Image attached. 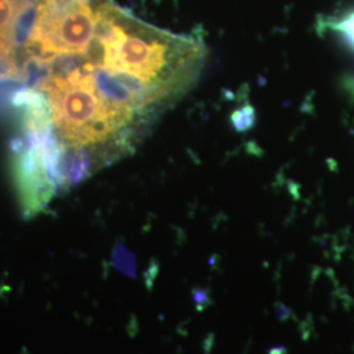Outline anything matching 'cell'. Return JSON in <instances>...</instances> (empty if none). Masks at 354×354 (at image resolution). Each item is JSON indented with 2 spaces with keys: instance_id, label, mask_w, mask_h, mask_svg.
Here are the masks:
<instances>
[{
  "instance_id": "6",
  "label": "cell",
  "mask_w": 354,
  "mask_h": 354,
  "mask_svg": "<svg viewBox=\"0 0 354 354\" xmlns=\"http://www.w3.org/2000/svg\"><path fill=\"white\" fill-rule=\"evenodd\" d=\"M0 55H10V53H6V51L0 49Z\"/></svg>"
},
{
  "instance_id": "3",
  "label": "cell",
  "mask_w": 354,
  "mask_h": 354,
  "mask_svg": "<svg viewBox=\"0 0 354 354\" xmlns=\"http://www.w3.org/2000/svg\"><path fill=\"white\" fill-rule=\"evenodd\" d=\"M319 28L335 33L342 45L354 53V7L337 16H328L320 20Z\"/></svg>"
},
{
  "instance_id": "1",
  "label": "cell",
  "mask_w": 354,
  "mask_h": 354,
  "mask_svg": "<svg viewBox=\"0 0 354 354\" xmlns=\"http://www.w3.org/2000/svg\"><path fill=\"white\" fill-rule=\"evenodd\" d=\"M97 10L89 0H37L30 44L42 54L86 55L96 33Z\"/></svg>"
},
{
  "instance_id": "5",
  "label": "cell",
  "mask_w": 354,
  "mask_h": 354,
  "mask_svg": "<svg viewBox=\"0 0 354 354\" xmlns=\"http://www.w3.org/2000/svg\"><path fill=\"white\" fill-rule=\"evenodd\" d=\"M193 297H194L196 304H198V306H201V308H203V304H209V298H207L206 292L203 290H197V292L193 294Z\"/></svg>"
},
{
  "instance_id": "2",
  "label": "cell",
  "mask_w": 354,
  "mask_h": 354,
  "mask_svg": "<svg viewBox=\"0 0 354 354\" xmlns=\"http://www.w3.org/2000/svg\"><path fill=\"white\" fill-rule=\"evenodd\" d=\"M32 0H0V49L10 53L15 28L23 7Z\"/></svg>"
},
{
  "instance_id": "4",
  "label": "cell",
  "mask_w": 354,
  "mask_h": 354,
  "mask_svg": "<svg viewBox=\"0 0 354 354\" xmlns=\"http://www.w3.org/2000/svg\"><path fill=\"white\" fill-rule=\"evenodd\" d=\"M256 111L251 104H245L231 114V122L236 131H250L254 127Z\"/></svg>"
}]
</instances>
